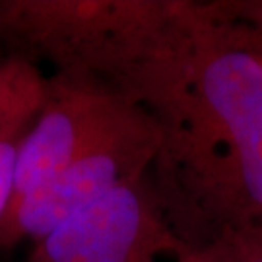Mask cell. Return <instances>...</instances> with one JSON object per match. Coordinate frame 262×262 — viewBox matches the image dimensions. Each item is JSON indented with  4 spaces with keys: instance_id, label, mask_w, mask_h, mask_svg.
Instances as JSON below:
<instances>
[{
    "instance_id": "cell-1",
    "label": "cell",
    "mask_w": 262,
    "mask_h": 262,
    "mask_svg": "<svg viewBox=\"0 0 262 262\" xmlns=\"http://www.w3.org/2000/svg\"><path fill=\"white\" fill-rule=\"evenodd\" d=\"M41 55L154 124L148 171L187 253L262 231V37L227 4L62 2Z\"/></svg>"
},
{
    "instance_id": "cell-2",
    "label": "cell",
    "mask_w": 262,
    "mask_h": 262,
    "mask_svg": "<svg viewBox=\"0 0 262 262\" xmlns=\"http://www.w3.org/2000/svg\"><path fill=\"white\" fill-rule=\"evenodd\" d=\"M158 148L151 121L134 105L103 140L14 202L0 220V247L43 237L111 190L148 175Z\"/></svg>"
},
{
    "instance_id": "cell-3",
    "label": "cell",
    "mask_w": 262,
    "mask_h": 262,
    "mask_svg": "<svg viewBox=\"0 0 262 262\" xmlns=\"http://www.w3.org/2000/svg\"><path fill=\"white\" fill-rule=\"evenodd\" d=\"M132 109L130 101L94 76L56 70L18 144L12 204L103 140Z\"/></svg>"
},
{
    "instance_id": "cell-4",
    "label": "cell",
    "mask_w": 262,
    "mask_h": 262,
    "mask_svg": "<svg viewBox=\"0 0 262 262\" xmlns=\"http://www.w3.org/2000/svg\"><path fill=\"white\" fill-rule=\"evenodd\" d=\"M82 254H130L179 260L187 251L171 231L148 175L124 183L35 243L29 262Z\"/></svg>"
},
{
    "instance_id": "cell-5",
    "label": "cell",
    "mask_w": 262,
    "mask_h": 262,
    "mask_svg": "<svg viewBox=\"0 0 262 262\" xmlns=\"http://www.w3.org/2000/svg\"><path fill=\"white\" fill-rule=\"evenodd\" d=\"M45 82L28 58H0V126H29L43 101Z\"/></svg>"
},
{
    "instance_id": "cell-6",
    "label": "cell",
    "mask_w": 262,
    "mask_h": 262,
    "mask_svg": "<svg viewBox=\"0 0 262 262\" xmlns=\"http://www.w3.org/2000/svg\"><path fill=\"white\" fill-rule=\"evenodd\" d=\"M28 128H0V220L6 215L14 198L18 144Z\"/></svg>"
},
{
    "instance_id": "cell-7",
    "label": "cell",
    "mask_w": 262,
    "mask_h": 262,
    "mask_svg": "<svg viewBox=\"0 0 262 262\" xmlns=\"http://www.w3.org/2000/svg\"><path fill=\"white\" fill-rule=\"evenodd\" d=\"M167 258H156V256H130V254H82V256H70L58 262H163Z\"/></svg>"
},
{
    "instance_id": "cell-8",
    "label": "cell",
    "mask_w": 262,
    "mask_h": 262,
    "mask_svg": "<svg viewBox=\"0 0 262 262\" xmlns=\"http://www.w3.org/2000/svg\"><path fill=\"white\" fill-rule=\"evenodd\" d=\"M239 18L258 31L262 37V2L260 4H229Z\"/></svg>"
}]
</instances>
